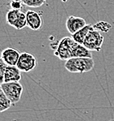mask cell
Returning a JSON list of instances; mask_svg holds the SVG:
<instances>
[{"instance_id":"6da1fadb","label":"cell","mask_w":114,"mask_h":121,"mask_svg":"<svg viewBox=\"0 0 114 121\" xmlns=\"http://www.w3.org/2000/svg\"><path fill=\"white\" fill-rule=\"evenodd\" d=\"M94 65L92 58L74 57L67 59L64 67L68 72L72 73H83L92 70Z\"/></svg>"},{"instance_id":"7a4b0ae2","label":"cell","mask_w":114,"mask_h":121,"mask_svg":"<svg viewBox=\"0 0 114 121\" xmlns=\"http://www.w3.org/2000/svg\"><path fill=\"white\" fill-rule=\"evenodd\" d=\"M1 89L12 103L16 104L21 98L24 88L20 81H13L8 83H1Z\"/></svg>"},{"instance_id":"3957f363","label":"cell","mask_w":114,"mask_h":121,"mask_svg":"<svg viewBox=\"0 0 114 121\" xmlns=\"http://www.w3.org/2000/svg\"><path fill=\"white\" fill-rule=\"evenodd\" d=\"M75 43V41L70 37H64L60 42L57 49L54 51V55L57 56L61 60H66L71 58V52H72L73 46Z\"/></svg>"},{"instance_id":"277c9868","label":"cell","mask_w":114,"mask_h":121,"mask_svg":"<svg viewBox=\"0 0 114 121\" xmlns=\"http://www.w3.org/2000/svg\"><path fill=\"white\" fill-rule=\"evenodd\" d=\"M104 38L100 31L93 29L88 33L83 42V46L91 51H100Z\"/></svg>"},{"instance_id":"5b68a950","label":"cell","mask_w":114,"mask_h":121,"mask_svg":"<svg viewBox=\"0 0 114 121\" xmlns=\"http://www.w3.org/2000/svg\"><path fill=\"white\" fill-rule=\"evenodd\" d=\"M37 61L32 54L24 52L20 54L19 60L17 63V68L23 72H29L34 70L36 68Z\"/></svg>"},{"instance_id":"8992f818","label":"cell","mask_w":114,"mask_h":121,"mask_svg":"<svg viewBox=\"0 0 114 121\" xmlns=\"http://www.w3.org/2000/svg\"><path fill=\"white\" fill-rule=\"evenodd\" d=\"M27 16V26L33 31H37L41 28L42 21L41 14L36 11L28 10L26 12Z\"/></svg>"},{"instance_id":"52a82bcc","label":"cell","mask_w":114,"mask_h":121,"mask_svg":"<svg viewBox=\"0 0 114 121\" xmlns=\"http://www.w3.org/2000/svg\"><path fill=\"white\" fill-rule=\"evenodd\" d=\"M87 25V24L86 23V20L83 18L74 16H69L66 22V26H67L68 32L71 35L78 32L79 30L85 27Z\"/></svg>"},{"instance_id":"ba28073f","label":"cell","mask_w":114,"mask_h":121,"mask_svg":"<svg viewBox=\"0 0 114 121\" xmlns=\"http://www.w3.org/2000/svg\"><path fill=\"white\" fill-rule=\"evenodd\" d=\"M20 56V52L15 48L8 47L4 49L2 52L1 59L5 62L7 65L16 66Z\"/></svg>"},{"instance_id":"9c48e42d","label":"cell","mask_w":114,"mask_h":121,"mask_svg":"<svg viewBox=\"0 0 114 121\" xmlns=\"http://www.w3.org/2000/svg\"><path fill=\"white\" fill-rule=\"evenodd\" d=\"M21 71L17 68V66H10L7 65L5 70L4 77H3V83L13 82V81H20L21 80Z\"/></svg>"},{"instance_id":"30bf717a","label":"cell","mask_w":114,"mask_h":121,"mask_svg":"<svg viewBox=\"0 0 114 121\" xmlns=\"http://www.w3.org/2000/svg\"><path fill=\"white\" fill-rule=\"evenodd\" d=\"M81 57V58H92L91 51L88 50L83 44H79L75 42L71 52V58Z\"/></svg>"},{"instance_id":"8fae6325","label":"cell","mask_w":114,"mask_h":121,"mask_svg":"<svg viewBox=\"0 0 114 121\" xmlns=\"http://www.w3.org/2000/svg\"><path fill=\"white\" fill-rule=\"evenodd\" d=\"M93 29H94V26L91 25V24H88L85 27H83L80 30H79L78 32H76L74 34L71 35V38L74 39L76 42H78V43L83 44V42L85 40L87 35L88 34V33Z\"/></svg>"},{"instance_id":"7c38bea8","label":"cell","mask_w":114,"mask_h":121,"mask_svg":"<svg viewBox=\"0 0 114 121\" xmlns=\"http://www.w3.org/2000/svg\"><path fill=\"white\" fill-rule=\"evenodd\" d=\"M20 12H21V11L20 10H12V9L9 10L6 15L7 23L12 27L16 28V24H17L18 20H19Z\"/></svg>"},{"instance_id":"4fadbf2b","label":"cell","mask_w":114,"mask_h":121,"mask_svg":"<svg viewBox=\"0 0 114 121\" xmlns=\"http://www.w3.org/2000/svg\"><path fill=\"white\" fill-rule=\"evenodd\" d=\"M12 104L13 103L12 102V101L7 98L4 92L0 89V111L3 112V111L8 110L12 107Z\"/></svg>"},{"instance_id":"5bb4252c","label":"cell","mask_w":114,"mask_h":121,"mask_svg":"<svg viewBox=\"0 0 114 121\" xmlns=\"http://www.w3.org/2000/svg\"><path fill=\"white\" fill-rule=\"evenodd\" d=\"M93 26H94L95 29L103 33H108L112 28V25L106 21H100Z\"/></svg>"},{"instance_id":"9a60e30c","label":"cell","mask_w":114,"mask_h":121,"mask_svg":"<svg viewBox=\"0 0 114 121\" xmlns=\"http://www.w3.org/2000/svg\"><path fill=\"white\" fill-rule=\"evenodd\" d=\"M27 26V16H26V13L21 12H20V17H19V20H18V22L16 24V26L15 29H23L24 27Z\"/></svg>"},{"instance_id":"2e32d148","label":"cell","mask_w":114,"mask_h":121,"mask_svg":"<svg viewBox=\"0 0 114 121\" xmlns=\"http://www.w3.org/2000/svg\"><path fill=\"white\" fill-rule=\"evenodd\" d=\"M24 4L30 7H39L46 2V0H21Z\"/></svg>"},{"instance_id":"e0dca14e","label":"cell","mask_w":114,"mask_h":121,"mask_svg":"<svg viewBox=\"0 0 114 121\" xmlns=\"http://www.w3.org/2000/svg\"><path fill=\"white\" fill-rule=\"evenodd\" d=\"M9 6L12 10H20L23 6V2L21 0H11L9 3Z\"/></svg>"},{"instance_id":"ac0fdd59","label":"cell","mask_w":114,"mask_h":121,"mask_svg":"<svg viewBox=\"0 0 114 121\" xmlns=\"http://www.w3.org/2000/svg\"><path fill=\"white\" fill-rule=\"evenodd\" d=\"M6 67H7V64H5L4 61L1 59H0V77H1V83H3L5 70H6Z\"/></svg>"},{"instance_id":"d6986e66","label":"cell","mask_w":114,"mask_h":121,"mask_svg":"<svg viewBox=\"0 0 114 121\" xmlns=\"http://www.w3.org/2000/svg\"><path fill=\"white\" fill-rule=\"evenodd\" d=\"M109 121H114V120H109Z\"/></svg>"}]
</instances>
